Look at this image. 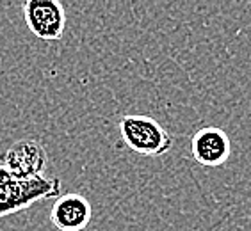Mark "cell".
<instances>
[{
  "label": "cell",
  "instance_id": "obj_2",
  "mask_svg": "<svg viewBox=\"0 0 251 231\" xmlns=\"http://www.w3.org/2000/svg\"><path fill=\"white\" fill-rule=\"evenodd\" d=\"M121 139L128 149L143 157H162L173 139L159 121L145 114H125L120 119Z\"/></svg>",
  "mask_w": 251,
  "mask_h": 231
},
{
  "label": "cell",
  "instance_id": "obj_4",
  "mask_svg": "<svg viewBox=\"0 0 251 231\" xmlns=\"http://www.w3.org/2000/svg\"><path fill=\"white\" fill-rule=\"evenodd\" d=\"M47 162V149L39 139H20L2 155V165L18 178L45 176Z\"/></svg>",
  "mask_w": 251,
  "mask_h": 231
},
{
  "label": "cell",
  "instance_id": "obj_5",
  "mask_svg": "<svg viewBox=\"0 0 251 231\" xmlns=\"http://www.w3.org/2000/svg\"><path fill=\"white\" fill-rule=\"evenodd\" d=\"M191 153L200 165L219 167L232 155V140L218 126H203L191 139Z\"/></svg>",
  "mask_w": 251,
  "mask_h": 231
},
{
  "label": "cell",
  "instance_id": "obj_1",
  "mask_svg": "<svg viewBox=\"0 0 251 231\" xmlns=\"http://www.w3.org/2000/svg\"><path fill=\"white\" fill-rule=\"evenodd\" d=\"M61 196V180L52 176L18 178L0 165V217L24 212L38 201L57 199Z\"/></svg>",
  "mask_w": 251,
  "mask_h": 231
},
{
  "label": "cell",
  "instance_id": "obj_6",
  "mask_svg": "<svg viewBox=\"0 0 251 231\" xmlns=\"http://www.w3.org/2000/svg\"><path fill=\"white\" fill-rule=\"evenodd\" d=\"M93 208L82 194H61L52 205L50 222L59 231H82L89 226Z\"/></svg>",
  "mask_w": 251,
  "mask_h": 231
},
{
  "label": "cell",
  "instance_id": "obj_3",
  "mask_svg": "<svg viewBox=\"0 0 251 231\" xmlns=\"http://www.w3.org/2000/svg\"><path fill=\"white\" fill-rule=\"evenodd\" d=\"M27 29L43 41L63 39L66 29V9L59 0H27L24 5Z\"/></svg>",
  "mask_w": 251,
  "mask_h": 231
}]
</instances>
